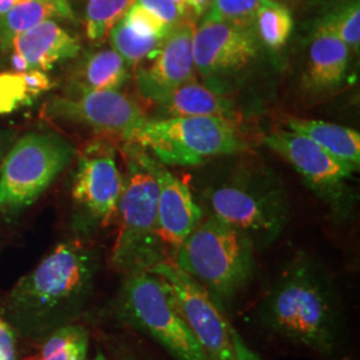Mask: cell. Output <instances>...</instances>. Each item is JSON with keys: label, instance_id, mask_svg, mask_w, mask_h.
Here are the masks:
<instances>
[{"label": "cell", "instance_id": "cell-37", "mask_svg": "<svg viewBox=\"0 0 360 360\" xmlns=\"http://www.w3.org/2000/svg\"><path fill=\"white\" fill-rule=\"evenodd\" d=\"M94 360H108L105 356H104L102 352H99L95 358H94Z\"/></svg>", "mask_w": 360, "mask_h": 360}, {"label": "cell", "instance_id": "cell-21", "mask_svg": "<svg viewBox=\"0 0 360 360\" xmlns=\"http://www.w3.org/2000/svg\"><path fill=\"white\" fill-rule=\"evenodd\" d=\"M129 79L127 63L115 50L92 53L80 72V92L117 91Z\"/></svg>", "mask_w": 360, "mask_h": 360}, {"label": "cell", "instance_id": "cell-17", "mask_svg": "<svg viewBox=\"0 0 360 360\" xmlns=\"http://www.w3.org/2000/svg\"><path fill=\"white\" fill-rule=\"evenodd\" d=\"M348 55L349 49L340 39L324 27L318 26L309 46L306 86L314 91L338 87L347 71Z\"/></svg>", "mask_w": 360, "mask_h": 360}, {"label": "cell", "instance_id": "cell-36", "mask_svg": "<svg viewBox=\"0 0 360 360\" xmlns=\"http://www.w3.org/2000/svg\"><path fill=\"white\" fill-rule=\"evenodd\" d=\"M175 4L179 7L180 11L183 13V15L186 16L187 15V10H186V4H184V0H174Z\"/></svg>", "mask_w": 360, "mask_h": 360}, {"label": "cell", "instance_id": "cell-6", "mask_svg": "<svg viewBox=\"0 0 360 360\" xmlns=\"http://www.w3.org/2000/svg\"><path fill=\"white\" fill-rule=\"evenodd\" d=\"M120 318L150 336L175 360H210L200 347L167 282L154 272L124 276L119 294Z\"/></svg>", "mask_w": 360, "mask_h": 360}, {"label": "cell", "instance_id": "cell-25", "mask_svg": "<svg viewBox=\"0 0 360 360\" xmlns=\"http://www.w3.org/2000/svg\"><path fill=\"white\" fill-rule=\"evenodd\" d=\"M111 44L129 65H136L142 59L154 55L165 40L151 37H143L131 30L123 20L116 23L110 32Z\"/></svg>", "mask_w": 360, "mask_h": 360}, {"label": "cell", "instance_id": "cell-10", "mask_svg": "<svg viewBox=\"0 0 360 360\" xmlns=\"http://www.w3.org/2000/svg\"><path fill=\"white\" fill-rule=\"evenodd\" d=\"M46 112L124 142L147 119L142 107L119 91H84L77 98L56 96L47 104Z\"/></svg>", "mask_w": 360, "mask_h": 360}, {"label": "cell", "instance_id": "cell-29", "mask_svg": "<svg viewBox=\"0 0 360 360\" xmlns=\"http://www.w3.org/2000/svg\"><path fill=\"white\" fill-rule=\"evenodd\" d=\"M127 26L134 30L136 34L143 37H151L165 40L174 28L166 26L154 13H150L141 4L134 3L129 11L122 19Z\"/></svg>", "mask_w": 360, "mask_h": 360}, {"label": "cell", "instance_id": "cell-38", "mask_svg": "<svg viewBox=\"0 0 360 360\" xmlns=\"http://www.w3.org/2000/svg\"><path fill=\"white\" fill-rule=\"evenodd\" d=\"M346 360H352V359H346Z\"/></svg>", "mask_w": 360, "mask_h": 360}, {"label": "cell", "instance_id": "cell-12", "mask_svg": "<svg viewBox=\"0 0 360 360\" xmlns=\"http://www.w3.org/2000/svg\"><path fill=\"white\" fill-rule=\"evenodd\" d=\"M264 143L285 159L312 187L330 196L333 203L339 202L345 180L356 169L306 135L291 129H274L264 138Z\"/></svg>", "mask_w": 360, "mask_h": 360}, {"label": "cell", "instance_id": "cell-28", "mask_svg": "<svg viewBox=\"0 0 360 360\" xmlns=\"http://www.w3.org/2000/svg\"><path fill=\"white\" fill-rule=\"evenodd\" d=\"M34 98L35 95L28 89L23 72L0 74V115L11 114Z\"/></svg>", "mask_w": 360, "mask_h": 360}, {"label": "cell", "instance_id": "cell-13", "mask_svg": "<svg viewBox=\"0 0 360 360\" xmlns=\"http://www.w3.org/2000/svg\"><path fill=\"white\" fill-rule=\"evenodd\" d=\"M122 190L114 148L108 143L90 144L79 159L72 187L75 202L95 220L108 224L117 212Z\"/></svg>", "mask_w": 360, "mask_h": 360}, {"label": "cell", "instance_id": "cell-27", "mask_svg": "<svg viewBox=\"0 0 360 360\" xmlns=\"http://www.w3.org/2000/svg\"><path fill=\"white\" fill-rule=\"evenodd\" d=\"M319 26L333 32L348 49L359 50L360 8L358 3L324 18Z\"/></svg>", "mask_w": 360, "mask_h": 360}, {"label": "cell", "instance_id": "cell-5", "mask_svg": "<svg viewBox=\"0 0 360 360\" xmlns=\"http://www.w3.org/2000/svg\"><path fill=\"white\" fill-rule=\"evenodd\" d=\"M129 174L117 203L119 232L112 264L124 276L151 272L168 260L158 229V183L129 150Z\"/></svg>", "mask_w": 360, "mask_h": 360}, {"label": "cell", "instance_id": "cell-19", "mask_svg": "<svg viewBox=\"0 0 360 360\" xmlns=\"http://www.w3.org/2000/svg\"><path fill=\"white\" fill-rule=\"evenodd\" d=\"M285 126L291 131L306 135L330 154L359 167L360 135L358 131L324 120L303 117H287Z\"/></svg>", "mask_w": 360, "mask_h": 360}, {"label": "cell", "instance_id": "cell-3", "mask_svg": "<svg viewBox=\"0 0 360 360\" xmlns=\"http://www.w3.org/2000/svg\"><path fill=\"white\" fill-rule=\"evenodd\" d=\"M254 245L245 232L210 215L199 221L171 262L223 309L254 278Z\"/></svg>", "mask_w": 360, "mask_h": 360}, {"label": "cell", "instance_id": "cell-32", "mask_svg": "<svg viewBox=\"0 0 360 360\" xmlns=\"http://www.w3.org/2000/svg\"><path fill=\"white\" fill-rule=\"evenodd\" d=\"M231 338L235 360H262L257 352L245 343L242 335L239 334L233 327L231 330Z\"/></svg>", "mask_w": 360, "mask_h": 360}, {"label": "cell", "instance_id": "cell-22", "mask_svg": "<svg viewBox=\"0 0 360 360\" xmlns=\"http://www.w3.org/2000/svg\"><path fill=\"white\" fill-rule=\"evenodd\" d=\"M89 345V333L84 327L65 324L50 335L37 360H86Z\"/></svg>", "mask_w": 360, "mask_h": 360}, {"label": "cell", "instance_id": "cell-18", "mask_svg": "<svg viewBox=\"0 0 360 360\" xmlns=\"http://www.w3.org/2000/svg\"><path fill=\"white\" fill-rule=\"evenodd\" d=\"M156 104L163 117L220 116L232 119L235 115L231 101L196 80L180 86Z\"/></svg>", "mask_w": 360, "mask_h": 360}, {"label": "cell", "instance_id": "cell-23", "mask_svg": "<svg viewBox=\"0 0 360 360\" xmlns=\"http://www.w3.org/2000/svg\"><path fill=\"white\" fill-rule=\"evenodd\" d=\"M135 0H89L86 7V32L92 41L107 38Z\"/></svg>", "mask_w": 360, "mask_h": 360}, {"label": "cell", "instance_id": "cell-8", "mask_svg": "<svg viewBox=\"0 0 360 360\" xmlns=\"http://www.w3.org/2000/svg\"><path fill=\"white\" fill-rule=\"evenodd\" d=\"M211 215L245 232L254 243L269 245L282 231L288 208L279 188L251 183H227L208 196Z\"/></svg>", "mask_w": 360, "mask_h": 360}, {"label": "cell", "instance_id": "cell-35", "mask_svg": "<svg viewBox=\"0 0 360 360\" xmlns=\"http://www.w3.org/2000/svg\"><path fill=\"white\" fill-rule=\"evenodd\" d=\"M23 0H0V16L8 13L15 6L22 3Z\"/></svg>", "mask_w": 360, "mask_h": 360}, {"label": "cell", "instance_id": "cell-16", "mask_svg": "<svg viewBox=\"0 0 360 360\" xmlns=\"http://www.w3.org/2000/svg\"><path fill=\"white\" fill-rule=\"evenodd\" d=\"M13 53L25 60L27 71L51 70L80 51L79 40L53 20H46L19 34L13 39Z\"/></svg>", "mask_w": 360, "mask_h": 360}, {"label": "cell", "instance_id": "cell-9", "mask_svg": "<svg viewBox=\"0 0 360 360\" xmlns=\"http://www.w3.org/2000/svg\"><path fill=\"white\" fill-rule=\"evenodd\" d=\"M151 272L167 282L184 321L210 360H235L232 326L212 297L171 260L159 263Z\"/></svg>", "mask_w": 360, "mask_h": 360}, {"label": "cell", "instance_id": "cell-1", "mask_svg": "<svg viewBox=\"0 0 360 360\" xmlns=\"http://www.w3.org/2000/svg\"><path fill=\"white\" fill-rule=\"evenodd\" d=\"M257 321L269 334L333 359L345 334V311L333 276L299 255L284 266L257 304Z\"/></svg>", "mask_w": 360, "mask_h": 360}, {"label": "cell", "instance_id": "cell-24", "mask_svg": "<svg viewBox=\"0 0 360 360\" xmlns=\"http://www.w3.org/2000/svg\"><path fill=\"white\" fill-rule=\"evenodd\" d=\"M255 23L259 38L271 49H281L284 46L294 28V20L288 8L274 0H267L259 8Z\"/></svg>", "mask_w": 360, "mask_h": 360}, {"label": "cell", "instance_id": "cell-26", "mask_svg": "<svg viewBox=\"0 0 360 360\" xmlns=\"http://www.w3.org/2000/svg\"><path fill=\"white\" fill-rule=\"evenodd\" d=\"M267 0H214L206 11L205 22H223L251 27L259 8Z\"/></svg>", "mask_w": 360, "mask_h": 360}, {"label": "cell", "instance_id": "cell-4", "mask_svg": "<svg viewBox=\"0 0 360 360\" xmlns=\"http://www.w3.org/2000/svg\"><path fill=\"white\" fill-rule=\"evenodd\" d=\"M126 143L153 153L163 165L183 167L245 148L233 119L220 116L146 119Z\"/></svg>", "mask_w": 360, "mask_h": 360}, {"label": "cell", "instance_id": "cell-34", "mask_svg": "<svg viewBox=\"0 0 360 360\" xmlns=\"http://www.w3.org/2000/svg\"><path fill=\"white\" fill-rule=\"evenodd\" d=\"M186 10L200 16L206 13L211 4V0H184Z\"/></svg>", "mask_w": 360, "mask_h": 360}, {"label": "cell", "instance_id": "cell-14", "mask_svg": "<svg viewBox=\"0 0 360 360\" xmlns=\"http://www.w3.org/2000/svg\"><path fill=\"white\" fill-rule=\"evenodd\" d=\"M257 55V39L251 27L203 20L195 28L193 65L205 79L236 72L250 65Z\"/></svg>", "mask_w": 360, "mask_h": 360}, {"label": "cell", "instance_id": "cell-15", "mask_svg": "<svg viewBox=\"0 0 360 360\" xmlns=\"http://www.w3.org/2000/svg\"><path fill=\"white\" fill-rule=\"evenodd\" d=\"M195 28L193 20L184 18L155 52L153 65L138 71L136 87L146 101L156 104L180 86L195 80Z\"/></svg>", "mask_w": 360, "mask_h": 360}, {"label": "cell", "instance_id": "cell-7", "mask_svg": "<svg viewBox=\"0 0 360 360\" xmlns=\"http://www.w3.org/2000/svg\"><path fill=\"white\" fill-rule=\"evenodd\" d=\"M72 148L52 134H27L15 143L0 171V211L32 205L72 159Z\"/></svg>", "mask_w": 360, "mask_h": 360}, {"label": "cell", "instance_id": "cell-2", "mask_svg": "<svg viewBox=\"0 0 360 360\" xmlns=\"http://www.w3.org/2000/svg\"><path fill=\"white\" fill-rule=\"evenodd\" d=\"M95 274L96 260L87 247L79 242L62 243L15 285L10 309L25 322H62L87 300Z\"/></svg>", "mask_w": 360, "mask_h": 360}, {"label": "cell", "instance_id": "cell-30", "mask_svg": "<svg viewBox=\"0 0 360 360\" xmlns=\"http://www.w3.org/2000/svg\"><path fill=\"white\" fill-rule=\"evenodd\" d=\"M135 3L154 13L169 28H175L184 19V15L174 0H135Z\"/></svg>", "mask_w": 360, "mask_h": 360}, {"label": "cell", "instance_id": "cell-20", "mask_svg": "<svg viewBox=\"0 0 360 360\" xmlns=\"http://www.w3.org/2000/svg\"><path fill=\"white\" fill-rule=\"evenodd\" d=\"M52 18H72L67 0H23L0 16V40L4 49L13 39L32 27Z\"/></svg>", "mask_w": 360, "mask_h": 360}, {"label": "cell", "instance_id": "cell-31", "mask_svg": "<svg viewBox=\"0 0 360 360\" xmlns=\"http://www.w3.org/2000/svg\"><path fill=\"white\" fill-rule=\"evenodd\" d=\"M15 336L11 327L0 318V360H15Z\"/></svg>", "mask_w": 360, "mask_h": 360}, {"label": "cell", "instance_id": "cell-11", "mask_svg": "<svg viewBox=\"0 0 360 360\" xmlns=\"http://www.w3.org/2000/svg\"><path fill=\"white\" fill-rule=\"evenodd\" d=\"M131 146V144H129ZM158 183V229L168 260H172L179 245L203 219V212L193 200L188 186L175 176L163 163L142 153L138 147L129 148Z\"/></svg>", "mask_w": 360, "mask_h": 360}, {"label": "cell", "instance_id": "cell-33", "mask_svg": "<svg viewBox=\"0 0 360 360\" xmlns=\"http://www.w3.org/2000/svg\"><path fill=\"white\" fill-rule=\"evenodd\" d=\"M26 79L27 86L30 91L37 96L41 91L49 90L51 87V82L49 77L44 74V71L39 70H30L23 72Z\"/></svg>", "mask_w": 360, "mask_h": 360}]
</instances>
